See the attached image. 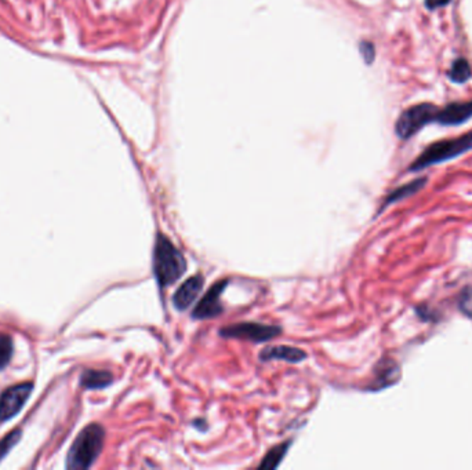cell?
<instances>
[{
    "mask_svg": "<svg viewBox=\"0 0 472 470\" xmlns=\"http://www.w3.org/2000/svg\"><path fill=\"white\" fill-rule=\"evenodd\" d=\"M188 263L184 254L163 232H158L152 254V269L158 287L163 291L178 282L187 272Z\"/></svg>",
    "mask_w": 472,
    "mask_h": 470,
    "instance_id": "cell-1",
    "label": "cell"
},
{
    "mask_svg": "<svg viewBox=\"0 0 472 470\" xmlns=\"http://www.w3.org/2000/svg\"><path fill=\"white\" fill-rule=\"evenodd\" d=\"M105 430L101 425L92 423L85 427L76 440L73 442L70 454L68 464L70 469H87L90 468L101 454L104 446Z\"/></svg>",
    "mask_w": 472,
    "mask_h": 470,
    "instance_id": "cell-2",
    "label": "cell"
},
{
    "mask_svg": "<svg viewBox=\"0 0 472 470\" xmlns=\"http://www.w3.org/2000/svg\"><path fill=\"white\" fill-rule=\"evenodd\" d=\"M472 149V131L451 140L435 142L429 145L424 152L410 165V171H420L427 167L439 165L454 159Z\"/></svg>",
    "mask_w": 472,
    "mask_h": 470,
    "instance_id": "cell-3",
    "label": "cell"
},
{
    "mask_svg": "<svg viewBox=\"0 0 472 470\" xmlns=\"http://www.w3.org/2000/svg\"><path fill=\"white\" fill-rule=\"evenodd\" d=\"M438 109L439 108H436L435 105L428 104V102L407 108L397 120V124H395V131H397L398 137L402 140H407V138L413 137L424 126L436 120Z\"/></svg>",
    "mask_w": 472,
    "mask_h": 470,
    "instance_id": "cell-4",
    "label": "cell"
},
{
    "mask_svg": "<svg viewBox=\"0 0 472 470\" xmlns=\"http://www.w3.org/2000/svg\"><path fill=\"white\" fill-rule=\"evenodd\" d=\"M222 338L243 339L254 344L268 342L282 334V329L278 326L264 324L257 322H242L236 324H230L218 331Z\"/></svg>",
    "mask_w": 472,
    "mask_h": 470,
    "instance_id": "cell-5",
    "label": "cell"
},
{
    "mask_svg": "<svg viewBox=\"0 0 472 470\" xmlns=\"http://www.w3.org/2000/svg\"><path fill=\"white\" fill-rule=\"evenodd\" d=\"M227 285H228L227 279L213 284L203 295V298L192 310V317L195 320H208L220 316L224 312V306L221 304V294L224 293Z\"/></svg>",
    "mask_w": 472,
    "mask_h": 470,
    "instance_id": "cell-6",
    "label": "cell"
},
{
    "mask_svg": "<svg viewBox=\"0 0 472 470\" xmlns=\"http://www.w3.org/2000/svg\"><path fill=\"white\" fill-rule=\"evenodd\" d=\"M32 388V383H21L4 390L0 398V421H7L17 415V412L24 407Z\"/></svg>",
    "mask_w": 472,
    "mask_h": 470,
    "instance_id": "cell-7",
    "label": "cell"
},
{
    "mask_svg": "<svg viewBox=\"0 0 472 470\" xmlns=\"http://www.w3.org/2000/svg\"><path fill=\"white\" fill-rule=\"evenodd\" d=\"M205 284L202 275H195L183 283L173 295V305L177 310H187L199 297Z\"/></svg>",
    "mask_w": 472,
    "mask_h": 470,
    "instance_id": "cell-8",
    "label": "cell"
},
{
    "mask_svg": "<svg viewBox=\"0 0 472 470\" xmlns=\"http://www.w3.org/2000/svg\"><path fill=\"white\" fill-rule=\"evenodd\" d=\"M472 118V101L453 102L448 106L438 109L436 123L444 126H458Z\"/></svg>",
    "mask_w": 472,
    "mask_h": 470,
    "instance_id": "cell-9",
    "label": "cell"
},
{
    "mask_svg": "<svg viewBox=\"0 0 472 470\" xmlns=\"http://www.w3.org/2000/svg\"><path fill=\"white\" fill-rule=\"evenodd\" d=\"M261 361H272V360H284L287 363H301L307 359V352L294 348V346H287V345H278V346H269L261 351L259 354Z\"/></svg>",
    "mask_w": 472,
    "mask_h": 470,
    "instance_id": "cell-10",
    "label": "cell"
},
{
    "mask_svg": "<svg viewBox=\"0 0 472 470\" xmlns=\"http://www.w3.org/2000/svg\"><path fill=\"white\" fill-rule=\"evenodd\" d=\"M425 184H427V178H419V180H414V181H412V182H409V184H406V185H402L399 188L392 190V192L388 195L387 200L384 202V207H387V206H390V204H392V203L401 202L403 199H406V197H409V196L417 193L419 190H422V189L424 188Z\"/></svg>",
    "mask_w": 472,
    "mask_h": 470,
    "instance_id": "cell-11",
    "label": "cell"
},
{
    "mask_svg": "<svg viewBox=\"0 0 472 470\" xmlns=\"http://www.w3.org/2000/svg\"><path fill=\"white\" fill-rule=\"evenodd\" d=\"M290 446H291V442L287 440L284 443H281V444L271 448L265 454V457L262 458V461H261V464L259 465V469H277L281 465V462L284 461V458L286 457V454H287Z\"/></svg>",
    "mask_w": 472,
    "mask_h": 470,
    "instance_id": "cell-12",
    "label": "cell"
},
{
    "mask_svg": "<svg viewBox=\"0 0 472 470\" xmlns=\"http://www.w3.org/2000/svg\"><path fill=\"white\" fill-rule=\"evenodd\" d=\"M82 385L87 389H102L114 382V376L108 371L89 370L82 376Z\"/></svg>",
    "mask_w": 472,
    "mask_h": 470,
    "instance_id": "cell-13",
    "label": "cell"
},
{
    "mask_svg": "<svg viewBox=\"0 0 472 470\" xmlns=\"http://www.w3.org/2000/svg\"><path fill=\"white\" fill-rule=\"evenodd\" d=\"M449 77L451 82L454 83H464L471 77V68L470 64L467 62V60L464 58H458L453 62L450 72H449Z\"/></svg>",
    "mask_w": 472,
    "mask_h": 470,
    "instance_id": "cell-14",
    "label": "cell"
},
{
    "mask_svg": "<svg viewBox=\"0 0 472 470\" xmlns=\"http://www.w3.org/2000/svg\"><path fill=\"white\" fill-rule=\"evenodd\" d=\"M11 354H13L11 337L0 334V370L10 361Z\"/></svg>",
    "mask_w": 472,
    "mask_h": 470,
    "instance_id": "cell-15",
    "label": "cell"
},
{
    "mask_svg": "<svg viewBox=\"0 0 472 470\" xmlns=\"http://www.w3.org/2000/svg\"><path fill=\"white\" fill-rule=\"evenodd\" d=\"M20 439V432L16 430L10 435H7L1 442H0V459L10 451V448L14 446Z\"/></svg>",
    "mask_w": 472,
    "mask_h": 470,
    "instance_id": "cell-16",
    "label": "cell"
},
{
    "mask_svg": "<svg viewBox=\"0 0 472 470\" xmlns=\"http://www.w3.org/2000/svg\"><path fill=\"white\" fill-rule=\"evenodd\" d=\"M360 51H362V55L365 57L366 62L370 64V62L375 60V46H373L372 43H369V42H363V43L360 45Z\"/></svg>",
    "mask_w": 472,
    "mask_h": 470,
    "instance_id": "cell-17",
    "label": "cell"
},
{
    "mask_svg": "<svg viewBox=\"0 0 472 470\" xmlns=\"http://www.w3.org/2000/svg\"><path fill=\"white\" fill-rule=\"evenodd\" d=\"M451 0H425V6L427 9L429 10H436V9H441V7H445L448 6Z\"/></svg>",
    "mask_w": 472,
    "mask_h": 470,
    "instance_id": "cell-18",
    "label": "cell"
}]
</instances>
